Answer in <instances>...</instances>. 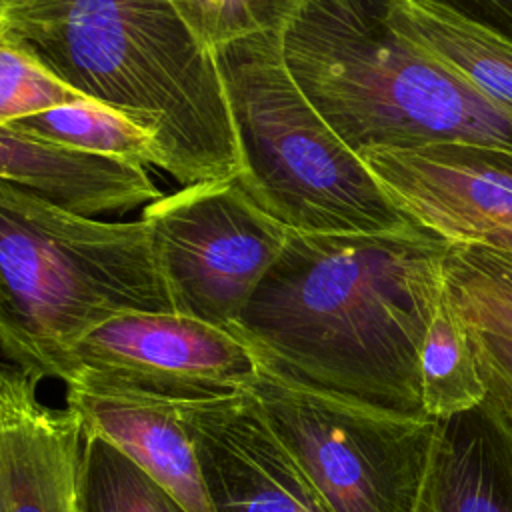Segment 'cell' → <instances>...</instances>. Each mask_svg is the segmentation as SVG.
<instances>
[{"instance_id":"6da1fadb","label":"cell","mask_w":512,"mask_h":512,"mask_svg":"<svg viewBox=\"0 0 512 512\" xmlns=\"http://www.w3.org/2000/svg\"><path fill=\"white\" fill-rule=\"evenodd\" d=\"M450 248L420 226L382 234L290 232L232 332L282 378L426 416L420 352L448 292Z\"/></svg>"},{"instance_id":"7a4b0ae2","label":"cell","mask_w":512,"mask_h":512,"mask_svg":"<svg viewBox=\"0 0 512 512\" xmlns=\"http://www.w3.org/2000/svg\"><path fill=\"white\" fill-rule=\"evenodd\" d=\"M0 24L46 74L146 130L182 188L240 176L214 52L174 0H4Z\"/></svg>"},{"instance_id":"3957f363","label":"cell","mask_w":512,"mask_h":512,"mask_svg":"<svg viewBox=\"0 0 512 512\" xmlns=\"http://www.w3.org/2000/svg\"><path fill=\"white\" fill-rule=\"evenodd\" d=\"M282 54L302 94L356 156L444 142L512 152V110L398 36L386 2L298 0Z\"/></svg>"},{"instance_id":"277c9868","label":"cell","mask_w":512,"mask_h":512,"mask_svg":"<svg viewBox=\"0 0 512 512\" xmlns=\"http://www.w3.org/2000/svg\"><path fill=\"white\" fill-rule=\"evenodd\" d=\"M128 312H174L142 220L108 222L0 180V350L44 378Z\"/></svg>"},{"instance_id":"5b68a950","label":"cell","mask_w":512,"mask_h":512,"mask_svg":"<svg viewBox=\"0 0 512 512\" xmlns=\"http://www.w3.org/2000/svg\"><path fill=\"white\" fill-rule=\"evenodd\" d=\"M240 156L236 178L290 232L382 234L416 226L378 188L290 76L282 30L214 50Z\"/></svg>"},{"instance_id":"8992f818","label":"cell","mask_w":512,"mask_h":512,"mask_svg":"<svg viewBox=\"0 0 512 512\" xmlns=\"http://www.w3.org/2000/svg\"><path fill=\"white\" fill-rule=\"evenodd\" d=\"M248 392L330 512L414 510L438 420L326 394L264 366Z\"/></svg>"},{"instance_id":"52a82bcc","label":"cell","mask_w":512,"mask_h":512,"mask_svg":"<svg viewBox=\"0 0 512 512\" xmlns=\"http://www.w3.org/2000/svg\"><path fill=\"white\" fill-rule=\"evenodd\" d=\"M140 220L176 314L232 330L290 234L234 180L184 186Z\"/></svg>"},{"instance_id":"ba28073f","label":"cell","mask_w":512,"mask_h":512,"mask_svg":"<svg viewBox=\"0 0 512 512\" xmlns=\"http://www.w3.org/2000/svg\"><path fill=\"white\" fill-rule=\"evenodd\" d=\"M260 368L232 330L176 312H128L70 348L64 382L186 404L248 392Z\"/></svg>"},{"instance_id":"9c48e42d","label":"cell","mask_w":512,"mask_h":512,"mask_svg":"<svg viewBox=\"0 0 512 512\" xmlns=\"http://www.w3.org/2000/svg\"><path fill=\"white\" fill-rule=\"evenodd\" d=\"M386 198L452 248L512 254V152L478 144L372 148L358 154Z\"/></svg>"},{"instance_id":"30bf717a","label":"cell","mask_w":512,"mask_h":512,"mask_svg":"<svg viewBox=\"0 0 512 512\" xmlns=\"http://www.w3.org/2000/svg\"><path fill=\"white\" fill-rule=\"evenodd\" d=\"M178 410L212 512H330L250 392Z\"/></svg>"},{"instance_id":"8fae6325","label":"cell","mask_w":512,"mask_h":512,"mask_svg":"<svg viewBox=\"0 0 512 512\" xmlns=\"http://www.w3.org/2000/svg\"><path fill=\"white\" fill-rule=\"evenodd\" d=\"M38 380L0 362V512H82V424L72 410L46 406Z\"/></svg>"},{"instance_id":"7c38bea8","label":"cell","mask_w":512,"mask_h":512,"mask_svg":"<svg viewBox=\"0 0 512 512\" xmlns=\"http://www.w3.org/2000/svg\"><path fill=\"white\" fill-rule=\"evenodd\" d=\"M66 408L78 416L84 434L110 442L190 512H212L196 450L176 402L68 384Z\"/></svg>"},{"instance_id":"4fadbf2b","label":"cell","mask_w":512,"mask_h":512,"mask_svg":"<svg viewBox=\"0 0 512 512\" xmlns=\"http://www.w3.org/2000/svg\"><path fill=\"white\" fill-rule=\"evenodd\" d=\"M412 512H512V428L484 402L438 420Z\"/></svg>"},{"instance_id":"5bb4252c","label":"cell","mask_w":512,"mask_h":512,"mask_svg":"<svg viewBox=\"0 0 512 512\" xmlns=\"http://www.w3.org/2000/svg\"><path fill=\"white\" fill-rule=\"evenodd\" d=\"M0 180L84 216L126 212L162 196L146 168L62 150L8 126H0Z\"/></svg>"},{"instance_id":"9a60e30c","label":"cell","mask_w":512,"mask_h":512,"mask_svg":"<svg viewBox=\"0 0 512 512\" xmlns=\"http://www.w3.org/2000/svg\"><path fill=\"white\" fill-rule=\"evenodd\" d=\"M390 28L492 102L512 110V40L440 0L386 2Z\"/></svg>"},{"instance_id":"2e32d148","label":"cell","mask_w":512,"mask_h":512,"mask_svg":"<svg viewBox=\"0 0 512 512\" xmlns=\"http://www.w3.org/2000/svg\"><path fill=\"white\" fill-rule=\"evenodd\" d=\"M6 126L62 150L114 158L140 168H166L156 140L146 130L92 100L54 106Z\"/></svg>"},{"instance_id":"e0dca14e","label":"cell","mask_w":512,"mask_h":512,"mask_svg":"<svg viewBox=\"0 0 512 512\" xmlns=\"http://www.w3.org/2000/svg\"><path fill=\"white\" fill-rule=\"evenodd\" d=\"M420 394L424 414L434 420L478 408L486 398L470 330L452 308L448 292L424 336Z\"/></svg>"},{"instance_id":"ac0fdd59","label":"cell","mask_w":512,"mask_h":512,"mask_svg":"<svg viewBox=\"0 0 512 512\" xmlns=\"http://www.w3.org/2000/svg\"><path fill=\"white\" fill-rule=\"evenodd\" d=\"M78 492L82 512H190L138 464L94 434H84Z\"/></svg>"},{"instance_id":"d6986e66","label":"cell","mask_w":512,"mask_h":512,"mask_svg":"<svg viewBox=\"0 0 512 512\" xmlns=\"http://www.w3.org/2000/svg\"><path fill=\"white\" fill-rule=\"evenodd\" d=\"M448 300L472 330L512 338V254L486 248H450Z\"/></svg>"},{"instance_id":"ffe728a7","label":"cell","mask_w":512,"mask_h":512,"mask_svg":"<svg viewBox=\"0 0 512 512\" xmlns=\"http://www.w3.org/2000/svg\"><path fill=\"white\" fill-rule=\"evenodd\" d=\"M192 34L216 50L230 42L284 30L298 0H174Z\"/></svg>"},{"instance_id":"44dd1931","label":"cell","mask_w":512,"mask_h":512,"mask_svg":"<svg viewBox=\"0 0 512 512\" xmlns=\"http://www.w3.org/2000/svg\"><path fill=\"white\" fill-rule=\"evenodd\" d=\"M2 22V20H0ZM86 102L12 46L0 24V126L54 106Z\"/></svg>"},{"instance_id":"7402d4cb","label":"cell","mask_w":512,"mask_h":512,"mask_svg":"<svg viewBox=\"0 0 512 512\" xmlns=\"http://www.w3.org/2000/svg\"><path fill=\"white\" fill-rule=\"evenodd\" d=\"M468 330L486 388L484 404L512 428V338Z\"/></svg>"},{"instance_id":"603a6c76","label":"cell","mask_w":512,"mask_h":512,"mask_svg":"<svg viewBox=\"0 0 512 512\" xmlns=\"http://www.w3.org/2000/svg\"><path fill=\"white\" fill-rule=\"evenodd\" d=\"M454 6L512 40V0H468Z\"/></svg>"},{"instance_id":"cb8c5ba5","label":"cell","mask_w":512,"mask_h":512,"mask_svg":"<svg viewBox=\"0 0 512 512\" xmlns=\"http://www.w3.org/2000/svg\"><path fill=\"white\" fill-rule=\"evenodd\" d=\"M2 8H4V0H0V18H2Z\"/></svg>"}]
</instances>
